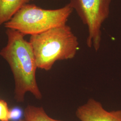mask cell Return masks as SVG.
<instances>
[{
  "label": "cell",
  "instance_id": "52a82bcc",
  "mask_svg": "<svg viewBox=\"0 0 121 121\" xmlns=\"http://www.w3.org/2000/svg\"><path fill=\"white\" fill-rule=\"evenodd\" d=\"M25 121H63L49 117L43 108L28 105L24 111Z\"/></svg>",
  "mask_w": 121,
  "mask_h": 121
},
{
  "label": "cell",
  "instance_id": "ba28073f",
  "mask_svg": "<svg viewBox=\"0 0 121 121\" xmlns=\"http://www.w3.org/2000/svg\"><path fill=\"white\" fill-rule=\"evenodd\" d=\"M10 115V111L7 102L3 99H0V121H9Z\"/></svg>",
  "mask_w": 121,
  "mask_h": 121
},
{
  "label": "cell",
  "instance_id": "8992f818",
  "mask_svg": "<svg viewBox=\"0 0 121 121\" xmlns=\"http://www.w3.org/2000/svg\"><path fill=\"white\" fill-rule=\"evenodd\" d=\"M29 0H0V25L9 21Z\"/></svg>",
  "mask_w": 121,
  "mask_h": 121
},
{
  "label": "cell",
  "instance_id": "30bf717a",
  "mask_svg": "<svg viewBox=\"0 0 121 121\" xmlns=\"http://www.w3.org/2000/svg\"><path fill=\"white\" fill-rule=\"evenodd\" d=\"M19 121H25V120L23 119H21V120H20Z\"/></svg>",
  "mask_w": 121,
  "mask_h": 121
},
{
  "label": "cell",
  "instance_id": "9c48e42d",
  "mask_svg": "<svg viewBox=\"0 0 121 121\" xmlns=\"http://www.w3.org/2000/svg\"><path fill=\"white\" fill-rule=\"evenodd\" d=\"M20 112L18 110V109H13L12 111H10V119L14 118V117H18L19 115Z\"/></svg>",
  "mask_w": 121,
  "mask_h": 121
},
{
  "label": "cell",
  "instance_id": "6da1fadb",
  "mask_svg": "<svg viewBox=\"0 0 121 121\" xmlns=\"http://www.w3.org/2000/svg\"><path fill=\"white\" fill-rule=\"evenodd\" d=\"M6 33L7 43L0 51V55L7 62L13 73L14 99L17 102H23L29 92L37 99H41L42 95L36 79L38 67L30 43L18 30L7 28Z\"/></svg>",
  "mask_w": 121,
  "mask_h": 121
},
{
  "label": "cell",
  "instance_id": "3957f363",
  "mask_svg": "<svg viewBox=\"0 0 121 121\" xmlns=\"http://www.w3.org/2000/svg\"><path fill=\"white\" fill-rule=\"evenodd\" d=\"M73 10L69 3L55 9H42L35 4H26L4 26L23 35L37 34L66 24Z\"/></svg>",
  "mask_w": 121,
  "mask_h": 121
},
{
  "label": "cell",
  "instance_id": "5b68a950",
  "mask_svg": "<svg viewBox=\"0 0 121 121\" xmlns=\"http://www.w3.org/2000/svg\"><path fill=\"white\" fill-rule=\"evenodd\" d=\"M75 113L80 121H121V110L107 111L99 101L92 98L79 106Z\"/></svg>",
  "mask_w": 121,
  "mask_h": 121
},
{
  "label": "cell",
  "instance_id": "7a4b0ae2",
  "mask_svg": "<svg viewBox=\"0 0 121 121\" xmlns=\"http://www.w3.org/2000/svg\"><path fill=\"white\" fill-rule=\"evenodd\" d=\"M29 42L38 68L46 71L57 60L73 59L79 49L77 37L66 24L31 35Z\"/></svg>",
  "mask_w": 121,
  "mask_h": 121
},
{
  "label": "cell",
  "instance_id": "8fae6325",
  "mask_svg": "<svg viewBox=\"0 0 121 121\" xmlns=\"http://www.w3.org/2000/svg\"><path fill=\"white\" fill-rule=\"evenodd\" d=\"M30 0H29V1H30Z\"/></svg>",
  "mask_w": 121,
  "mask_h": 121
},
{
  "label": "cell",
  "instance_id": "277c9868",
  "mask_svg": "<svg viewBox=\"0 0 121 121\" xmlns=\"http://www.w3.org/2000/svg\"><path fill=\"white\" fill-rule=\"evenodd\" d=\"M112 0H70L69 3L75 10L84 24L87 26L86 44L95 51L99 49L101 26L108 17Z\"/></svg>",
  "mask_w": 121,
  "mask_h": 121
}]
</instances>
